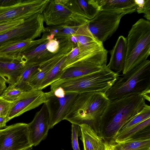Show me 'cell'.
Returning <instances> with one entry per match:
<instances>
[{"mask_svg": "<svg viewBox=\"0 0 150 150\" xmlns=\"http://www.w3.org/2000/svg\"><path fill=\"white\" fill-rule=\"evenodd\" d=\"M146 104L145 99L140 94L110 100L100 123L105 125L106 136L114 139L124 125Z\"/></svg>", "mask_w": 150, "mask_h": 150, "instance_id": "cell-1", "label": "cell"}, {"mask_svg": "<svg viewBox=\"0 0 150 150\" xmlns=\"http://www.w3.org/2000/svg\"><path fill=\"white\" fill-rule=\"evenodd\" d=\"M28 124L31 144L33 146H36L46 138L50 129L49 114L45 103Z\"/></svg>", "mask_w": 150, "mask_h": 150, "instance_id": "cell-14", "label": "cell"}, {"mask_svg": "<svg viewBox=\"0 0 150 150\" xmlns=\"http://www.w3.org/2000/svg\"><path fill=\"white\" fill-rule=\"evenodd\" d=\"M127 49L126 38L121 35L110 51V58L107 67L114 72L119 74L122 71L124 66Z\"/></svg>", "mask_w": 150, "mask_h": 150, "instance_id": "cell-16", "label": "cell"}, {"mask_svg": "<svg viewBox=\"0 0 150 150\" xmlns=\"http://www.w3.org/2000/svg\"><path fill=\"white\" fill-rule=\"evenodd\" d=\"M48 92L42 90H33L28 92L24 96L15 102L6 117L7 122L12 118L34 109L45 103Z\"/></svg>", "mask_w": 150, "mask_h": 150, "instance_id": "cell-12", "label": "cell"}, {"mask_svg": "<svg viewBox=\"0 0 150 150\" xmlns=\"http://www.w3.org/2000/svg\"><path fill=\"white\" fill-rule=\"evenodd\" d=\"M80 134V129L79 125L72 124L71 144L73 150H81L78 142V137Z\"/></svg>", "mask_w": 150, "mask_h": 150, "instance_id": "cell-28", "label": "cell"}, {"mask_svg": "<svg viewBox=\"0 0 150 150\" xmlns=\"http://www.w3.org/2000/svg\"><path fill=\"white\" fill-rule=\"evenodd\" d=\"M106 66L97 64L89 60H81L72 64L64 69L59 79L85 75L100 71Z\"/></svg>", "mask_w": 150, "mask_h": 150, "instance_id": "cell-17", "label": "cell"}, {"mask_svg": "<svg viewBox=\"0 0 150 150\" xmlns=\"http://www.w3.org/2000/svg\"><path fill=\"white\" fill-rule=\"evenodd\" d=\"M110 101L102 93H78L64 120L72 124H86L92 127L96 123H100Z\"/></svg>", "mask_w": 150, "mask_h": 150, "instance_id": "cell-3", "label": "cell"}, {"mask_svg": "<svg viewBox=\"0 0 150 150\" xmlns=\"http://www.w3.org/2000/svg\"><path fill=\"white\" fill-rule=\"evenodd\" d=\"M27 92L23 91L9 85L3 92L0 97L8 101L14 102L24 96Z\"/></svg>", "mask_w": 150, "mask_h": 150, "instance_id": "cell-26", "label": "cell"}, {"mask_svg": "<svg viewBox=\"0 0 150 150\" xmlns=\"http://www.w3.org/2000/svg\"><path fill=\"white\" fill-rule=\"evenodd\" d=\"M67 57L61 60L49 71L41 83L38 90H42L59 79L63 72Z\"/></svg>", "mask_w": 150, "mask_h": 150, "instance_id": "cell-22", "label": "cell"}, {"mask_svg": "<svg viewBox=\"0 0 150 150\" xmlns=\"http://www.w3.org/2000/svg\"><path fill=\"white\" fill-rule=\"evenodd\" d=\"M127 49L122 74L143 62L150 54V22L140 18L132 26L126 38Z\"/></svg>", "mask_w": 150, "mask_h": 150, "instance_id": "cell-5", "label": "cell"}, {"mask_svg": "<svg viewBox=\"0 0 150 150\" xmlns=\"http://www.w3.org/2000/svg\"><path fill=\"white\" fill-rule=\"evenodd\" d=\"M39 66L26 65L24 70L17 81L12 86L24 92H28L33 90L29 84V81L34 74Z\"/></svg>", "mask_w": 150, "mask_h": 150, "instance_id": "cell-24", "label": "cell"}, {"mask_svg": "<svg viewBox=\"0 0 150 150\" xmlns=\"http://www.w3.org/2000/svg\"><path fill=\"white\" fill-rule=\"evenodd\" d=\"M48 40L47 35L43 34L37 40L8 41L0 45V58L14 59L33 50Z\"/></svg>", "mask_w": 150, "mask_h": 150, "instance_id": "cell-13", "label": "cell"}, {"mask_svg": "<svg viewBox=\"0 0 150 150\" xmlns=\"http://www.w3.org/2000/svg\"><path fill=\"white\" fill-rule=\"evenodd\" d=\"M79 126L80 129V138L83 143L84 150H103L104 142L92 127L86 124Z\"/></svg>", "mask_w": 150, "mask_h": 150, "instance_id": "cell-19", "label": "cell"}, {"mask_svg": "<svg viewBox=\"0 0 150 150\" xmlns=\"http://www.w3.org/2000/svg\"><path fill=\"white\" fill-rule=\"evenodd\" d=\"M150 118L139 124L117 134L114 138L117 144L122 143L129 140L150 126Z\"/></svg>", "mask_w": 150, "mask_h": 150, "instance_id": "cell-23", "label": "cell"}, {"mask_svg": "<svg viewBox=\"0 0 150 150\" xmlns=\"http://www.w3.org/2000/svg\"><path fill=\"white\" fill-rule=\"evenodd\" d=\"M51 91L53 92L55 96L59 98L64 97L66 93L64 89L60 87H57L53 91Z\"/></svg>", "mask_w": 150, "mask_h": 150, "instance_id": "cell-32", "label": "cell"}, {"mask_svg": "<svg viewBox=\"0 0 150 150\" xmlns=\"http://www.w3.org/2000/svg\"><path fill=\"white\" fill-rule=\"evenodd\" d=\"M50 1L17 0L10 5L0 6V24L17 20H26L36 14L42 13Z\"/></svg>", "mask_w": 150, "mask_h": 150, "instance_id": "cell-8", "label": "cell"}, {"mask_svg": "<svg viewBox=\"0 0 150 150\" xmlns=\"http://www.w3.org/2000/svg\"><path fill=\"white\" fill-rule=\"evenodd\" d=\"M59 46V40L57 37L54 36L52 39L48 42L46 48L47 50L51 52L55 53L58 50Z\"/></svg>", "mask_w": 150, "mask_h": 150, "instance_id": "cell-31", "label": "cell"}, {"mask_svg": "<svg viewBox=\"0 0 150 150\" xmlns=\"http://www.w3.org/2000/svg\"><path fill=\"white\" fill-rule=\"evenodd\" d=\"M25 20L20 19L0 24V35L23 23Z\"/></svg>", "mask_w": 150, "mask_h": 150, "instance_id": "cell-29", "label": "cell"}, {"mask_svg": "<svg viewBox=\"0 0 150 150\" xmlns=\"http://www.w3.org/2000/svg\"><path fill=\"white\" fill-rule=\"evenodd\" d=\"M28 124L18 123L0 129V150H31Z\"/></svg>", "mask_w": 150, "mask_h": 150, "instance_id": "cell-9", "label": "cell"}, {"mask_svg": "<svg viewBox=\"0 0 150 150\" xmlns=\"http://www.w3.org/2000/svg\"><path fill=\"white\" fill-rule=\"evenodd\" d=\"M6 83L5 80L0 76V96L7 88Z\"/></svg>", "mask_w": 150, "mask_h": 150, "instance_id": "cell-34", "label": "cell"}, {"mask_svg": "<svg viewBox=\"0 0 150 150\" xmlns=\"http://www.w3.org/2000/svg\"><path fill=\"white\" fill-rule=\"evenodd\" d=\"M100 11L113 13L131 14L136 11L135 0H97Z\"/></svg>", "mask_w": 150, "mask_h": 150, "instance_id": "cell-18", "label": "cell"}, {"mask_svg": "<svg viewBox=\"0 0 150 150\" xmlns=\"http://www.w3.org/2000/svg\"><path fill=\"white\" fill-rule=\"evenodd\" d=\"M48 93L45 103L49 114V128L51 129L64 120L78 93H66L64 97L59 98L55 96L52 91Z\"/></svg>", "mask_w": 150, "mask_h": 150, "instance_id": "cell-11", "label": "cell"}, {"mask_svg": "<svg viewBox=\"0 0 150 150\" xmlns=\"http://www.w3.org/2000/svg\"><path fill=\"white\" fill-rule=\"evenodd\" d=\"M50 40H47L22 56L25 61L26 65L39 66L56 54L58 51L55 53H52L47 49V45Z\"/></svg>", "mask_w": 150, "mask_h": 150, "instance_id": "cell-20", "label": "cell"}, {"mask_svg": "<svg viewBox=\"0 0 150 150\" xmlns=\"http://www.w3.org/2000/svg\"><path fill=\"white\" fill-rule=\"evenodd\" d=\"M119 77L106 66L101 70L85 75L58 80L50 85V91L61 87L66 93H100L105 94Z\"/></svg>", "mask_w": 150, "mask_h": 150, "instance_id": "cell-4", "label": "cell"}, {"mask_svg": "<svg viewBox=\"0 0 150 150\" xmlns=\"http://www.w3.org/2000/svg\"><path fill=\"white\" fill-rule=\"evenodd\" d=\"M150 148V134L135 137L124 142L115 144V150H140Z\"/></svg>", "mask_w": 150, "mask_h": 150, "instance_id": "cell-21", "label": "cell"}, {"mask_svg": "<svg viewBox=\"0 0 150 150\" xmlns=\"http://www.w3.org/2000/svg\"><path fill=\"white\" fill-rule=\"evenodd\" d=\"M124 15L100 11L93 18L89 21L88 28L94 38L103 43L116 31Z\"/></svg>", "mask_w": 150, "mask_h": 150, "instance_id": "cell-10", "label": "cell"}, {"mask_svg": "<svg viewBox=\"0 0 150 150\" xmlns=\"http://www.w3.org/2000/svg\"><path fill=\"white\" fill-rule=\"evenodd\" d=\"M138 7L136 11L138 13L144 14V17L150 20V0H135Z\"/></svg>", "mask_w": 150, "mask_h": 150, "instance_id": "cell-27", "label": "cell"}, {"mask_svg": "<svg viewBox=\"0 0 150 150\" xmlns=\"http://www.w3.org/2000/svg\"><path fill=\"white\" fill-rule=\"evenodd\" d=\"M42 13L35 14L21 25L0 35V45L11 41L32 40L48 30L44 25Z\"/></svg>", "mask_w": 150, "mask_h": 150, "instance_id": "cell-7", "label": "cell"}, {"mask_svg": "<svg viewBox=\"0 0 150 150\" xmlns=\"http://www.w3.org/2000/svg\"><path fill=\"white\" fill-rule=\"evenodd\" d=\"M42 13L49 26L79 25L90 21L76 0H50Z\"/></svg>", "mask_w": 150, "mask_h": 150, "instance_id": "cell-6", "label": "cell"}, {"mask_svg": "<svg viewBox=\"0 0 150 150\" xmlns=\"http://www.w3.org/2000/svg\"><path fill=\"white\" fill-rule=\"evenodd\" d=\"M26 66L22 57L14 59L0 58V76L9 86L18 80Z\"/></svg>", "mask_w": 150, "mask_h": 150, "instance_id": "cell-15", "label": "cell"}, {"mask_svg": "<svg viewBox=\"0 0 150 150\" xmlns=\"http://www.w3.org/2000/svg\"><path fill=\"white\" fill-rule=\"evenodd\" d=\"M6 123V117L0 116V128L5 127Z\"/></svg>", "mask_w": 150, "mask_h": 150, "instance_id": "cell-35", "label": "cell"}, {"mask_svg": "<svg viewBox=\"0 0 150 150\" xmlns=\"http://www.w3.org/2000/svg\"><path fill=\"white\" fill-rule=\"evenodd\" d=\"M134 94L150 100V61L146 60L119 77L105 93L110 100Z\"/></svg>", "mask_w": 150, "mask_h": 150, "instance_id": "cell-2", "label": "cell"}, {"mask_svg": "<svg viewBox=\"0 0 150 150\" xmlns=\"http://www.w3.org/2000/svg\"><path fill=\"white\" fill-rule=\"evenodd\" d=\"M140 150H150V148Z\"/></svg>", "mask_w": 150, "mask_h": 150, "instance_id": "cell-36", "label": "cell"}, {"mask_svg": "<svg viewBox=\"0 0 150 150\" xmlns=\"http://www.w3.org/2000/svg\"><path fill=\"white\" fill-rule=\"evenodd\" d=\"M115 145L112 142H104L103 150H115Z\"/></svg>", "mask_w": 150, "mask_h": 150, "instance_id": "cell-33", "label": "cell"}, {"mask_svg": "<svg viewBox=\"0 0 150 150\" xmlns=\"http://www.w3.org/2000/svg\"><path fill=\"white\" fill-rule=\"evenodd\" d=\"M149 118L150 106L146 104L143 109L125 125L117 134L122 133Z\"/></svg>", "mask_w": 150, "mask_h": 150, "instance_id": "cell-25", "label": "cell"}, {"mask_svg": "<svg viewBox=\"0 0 150 150\" xmlns=\"http://www.w3.org/2000/svg\"><path fill=\"white\" fill-rule=\"evenodd\" d=\"M13 103L0 97V116L6 117Z\"/></svg>", "mask_w": 150, "mask_h": 150, "instance_id": "cell-30", "label": "cell"}]
</instances>
